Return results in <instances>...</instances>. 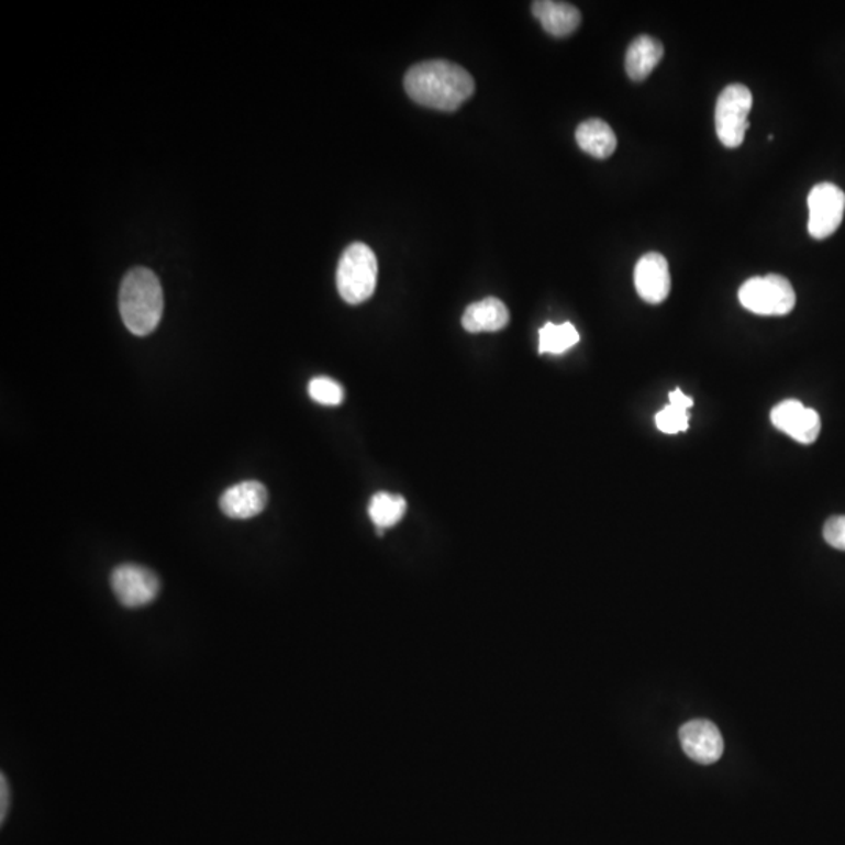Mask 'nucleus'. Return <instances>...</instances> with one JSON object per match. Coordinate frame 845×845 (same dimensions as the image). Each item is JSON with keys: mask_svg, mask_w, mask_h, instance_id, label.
Segmentation results:
<instances>
[{"mask_svg": "<svg viewBox=\"0 0 845 845\" xmlns=\"http://www.w3.org/2000/svg\"><path fill=\"white\" fill-rule=\"evenodd\" d=\"M405 93L413 102L441 112H454L475 93V80L463 66L431 60L412 66L404 77Z\"/></svg>", "mask_w": 845, "mask_h": 845, "instance_id": "f257e3e1", "label": "nucleus"}, {"mask_svg": "<svg viewBox=\"0 0 845 845\" xmlns=\"http://www.w3.org/2000/svg\"><path fill=\"white\" fill-rule=\"evenodd\" d=\"M120 310L125 327L138 337L153 334L164 315L160 280L147 268L125 275L120 290Z\"/></svg>", "mask_w": 845, "mask_h": 845, "instance_id": "f03ea898", "label": "nucleus"}, {"mask_svg": "<svg viewBox=\"0 0 845 845\" xmlns=\"http://www.w3.org/2000/svg\"><path fill=\"white\" fill-rule=\"evenodd\" d=\"M378 282V260L365 243H353L342 254L337 268V289L343 301L360 304L373 297Z\"/></svg>", "mask_w": 845, "mask_h": 845, "instance_id": "7ed1b4c3", "label": "nucleus"}, {"mask_svg": "<svg viewBox=\"0 0 845 845\" xmlns=\"http://www.w3.org/2000/svg\"><path fill=\"white\" fill-rule=\"evenodd\" d=\"M740 301L756 315L783 316L796 308V291L783 276H759L744 282Z\"/></svg>", "mask_w": 845, "mask_h": 845, "instance_id": "20e7f679", "label": "nucleus"}, {"mask_svg": "<svg viewBox=\"0 0 845 845\" xmlns=\"http://www.w3.org/2000/svg\"><path fill=\"white\" fill-rule=\"evenodd\" d=\"M752 91L743 84L729 85L722 91L715 107V131L725 147L734 149L744 143L748 127V114L752 112Z\"/></svg>", "mask_w": 845, "mask_h": 845, "instance_id": "39448f33", "label": "nucleus"}, {"mask_svg": "<svg viewBox=\"0 0 845 845\" xmlns=\"http://www.w3.org/2000/svg\"><path fill=\"white\" fill-rule=\"evenodd\" d=\"M810 221L808 232L815 240L832 237L843 223L845 194L832 182H822L813 187L808 197Z\"/></svg>", "mask_w": 845, "mask_h": 845, "instance_id": "423d86ee", "label": "nucleus"}, {"mask_svg": "<svg viewBox=\"0 0 845 845\" xmlns=\"http://www.w3.org/2000/svg\"><path fill=\"white\" fill-rule=\"evenodd\" d=\"M110 585L118 601L129 609L153 603L160 590V581L154 571L136 564H124L114 568Z\"/></svg>", "mask_w": 845, "mask_h": 845, "instance_id": "0eeeda50", "label": "nucleus"}, {"mask_svg": "<svg viewBox=\"0 0 845 845\" xmlns=\"http://www.w3.org/2000/svg\"><path fill=\"white\" fill-rule=\"evenodd\" d=\"M770 420L777 430L788 434L796 442L811 445L821 434V416L814 409L804 408L803 402L786 400L775 405Z\"/></svg>", "mask_w": 845, "mask_h": 845, "instance_id": "6e6552de", "label": "nucleus"}, {"mask_svg": "<svg viewBox=\"0 0 845 845\" xmlns=\"http://www.w3.org/2000/svg\"><path fill=\"white\" fill-rule=\"evenodd\" d=\"M634 286L640 297L648 304L656 305L666 301L671 289L667 258L658 253L642 256L634 268Z\"/></svg>", "mask_w": 845, "mask_h": 845, "instance_id": "1a4fd4ad", "label": "nucleus"}, {"mask_svg": "<svg viewBox=\"0 0 845 845\" xmlns=\"http://www.w3.org/2000/svg\"><path fill=\"white\" fill-rule=\"evenodd\" d=\"M682 752L699 764L718 763L722 758L723 737L721 730L710 721L685 723L680 730Z\"/></svg>", "mask_w": 845, "mask_h": 845, "instance_id": "9d476101", "label": "nucleus"}, {"mask_svg": "<svg viewBox=\"0 0 845 845\" xmlns=\"http://www.w3.org/2000/svg\"><path fill=\"white\" fill-rule=\"evenodd\" d=\"M268 503L267 487L257 481H245L229 487L220 498V509L234 520H248L260 514Z\"/></svg>", "mask_w": 845, "mask_h": 845, "instance_id": "9b49d317", "label": "nucleus"}, {"mask_svg": "<svg viewBox=\"0 0 845 845\" xmlns=\"http://www.w3.org/2000/svg\"><path fill=\"white\" fill-rule=\"evenodd\" d=\"M533 14L541 22L545 32L556 38H566L581 24V13L577 7L566 2L538 0L533 3Z\"/></svg>", "mask_w": 845, "mask_h": 845, "instance_id": "f8f14e48", "label": "nucleus"}, {"mask_svg": "<svg viewBox=\"0 0 845 845\" xmlns=\"http://www.w3.org/2000/svg\"><path fill=\"white\" fill-rule=\"evenodd\" d=\"M509 323V310L498 298H486L468 305L463 316L465 331L471 334L478 332H498Z\"/></svg>", "mask_w": 845, "mask_h": 845, "instance_id": "ddd939ff", "label": "nucleus"}, {"mask_svg": "<svg viewBox=\"0 0 845 845\" xmlns=\"http://www.w3.org/2000/svg\"><path fill=\"white\" fill-rule=\"evenodd\" d=\"M664 57V46L658 40L641 35L630 44L626 51L625 69L631 80L642 82Z\"/></svg>", "mask_w": 845, "mask_h": 845, "instance_id": "4468645a", "label": "nucleus"}, {"mask_svg": "<svg viewBox=\"0 0 845 845\" xmlns=\"http://www.w3.org/2000/svg\"><path fill=\"white\" fill-rule=\"evenodd\" d=\"M577 143L585 153L596 158H608L615 153L618 147V136L612 131L611 125L603 120L592 118L578 125Z\"/></svg>", "mask_w": 845, "mask_h": 845, "instance_id": "2eb2a0df", "label": "nucleus"}, {"mask_svg": "<svg viewBox=\"0 0 845 845\" xmlns=\"http://www.w3.org/2000/svg\"><path fill=\"white\" fill-rule=\"evenodd\" d=\"M408 503L401 496H392V493L379 492L371 498L370 505H368V515H370L371 522L378 527L379 536H382L383 530L392 527L401 522L402 516L405 514Z\"/></svg>", "mask_w": 845, "mask_h": 845, "instance_id": "dca6fc26", "label": "nucleus"}, {"mask_svg": "<svg viewBox=\"0 0 845 845\" xmlns=\"http://www.w3.org/2000/svg\"><path fill=\"white\" fill-rule=\"evenodd\" d=\"M579 342L577 327L571 323H547L538 331V353L564 354Z\"/></svg>", "mask_w": 845, "mask_h": 845, "instance_id": "f3484780", "label": "nucleus"}, {"mask_svg": "<svg viewBox=\"0 0 845 845\" xmlns=\"http://www.w3.org/2000/svg\"><path fill=\"white\" fill-rule=\"evenodd\" d=\"M309 397L323 405H341L345 400V390L334 379L319 376L309 382Z\"/></svg>", "mask_w": 845, "mask_h": 845, "instance_id": "a211bd4d", "label": "nucleus"}, {"mask_svg": "<svg viewBox=\"0 0 845 845\" xmlns=\"http://www.w3.org/2000/svg\"><path fill=\"white\" fill-rule=\"evenodd\" d=\"M689 409L681 405H666L663 411L656 413V426L660 433L678 434L689 430Z\"/></svg>", "mask_w": 845, "mask_h": 845, "instance_id": "6ab92c4d", "label": "nucleus"}, {"mask_svg": "<svg viewBox=\"0 0 845 845\" xmlns=\"http://www.w3.org/2000/svg\"><path fill=\"white\" fill-rule=\"evenodd\" d=\"M824 538L830 547L845 552V515H836L826 520Z\"/></svg>", "mask_w": 845, "mask_h": 845, "instance_id": "aec40b11", "label": "nucleus"}, {"mask_svg": "<svg viewBox=\"0 0 845 845\" xmlns=\"http://www.w3.org/2000/svg\"><path fill=\"white\" fill-rule=\"evenodd\" d=\"M0 799H2V802H0V815H2V822L3 819H5L7 811H9V803H10V791H9V783L5 781V777L0 778Z\"/></svg>", "mask_w": 845, "mask_h": 845, "instance_id": "412c9836", "label": "nucleus"}, {"mask_svg": "<svg viewBox=\"0 0 845 845\" xmlns=\"http://www.w3.org/2000/svg\"><path fill=\"white\" fill-rule=\"evenodd\" d=\"M669 400L671 404L681 405L685 409H691L693 405L692 398L682 393L680 389H675L674 392H670Z\"/></svg>", "mask_w": 845, "mask_h": 845, "instance_id": "4be33fe9", "label": "nucleus"}]
</instances>
